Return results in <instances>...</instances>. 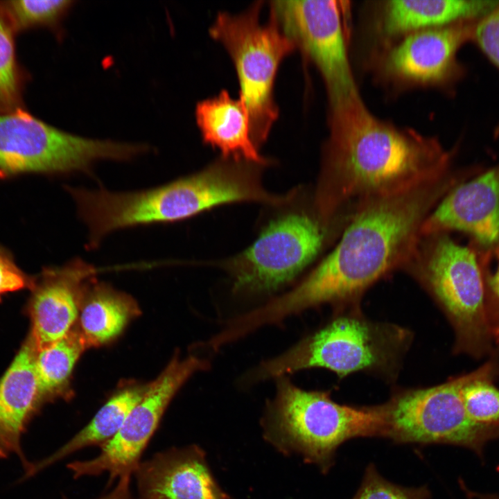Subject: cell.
<instances>
[{
  "label": "cell",
  "mask_w": 499,
  "mask_h": 499,
  "mask_svg": "<svg viewBox=\"0 0 499 499\" xmlns=\"http://www.w3.org/2000/svg\"><path fill=\"white\" fill-rule=\"evenodd\" d=\"M449 186L445 177L360 204L333 251L293 290L259 308V321L273 324L323 304L353 301L409 263L423 221Z\"/></svg>",
  "instance_id": "6da1fadb"
},
{
  "label": "cell",
  "mask_w": 499,
  "mask_h": 499,
  "mask_svg": "<svg viewBox=\"0 0 499 499\" xmlns=\"http://www.w3.org/2000/svg\"><path fill=\"white\" fill-rule=\"evenodd\" d=\"M331 109L314 200L324 219L355 200L360 204L446 177L450 155L436 139L379 119L360 95Z\"/></svg>",
  "instance_id": "7a4b0ae2"
},
{
  "label": "cell",
  "mask_w": 499,
  "mask_h": 499,
  "mask_svg": "<svg viewBox=\"0 0 499 499\" xmlns=\"http://www.w3.org/2000/svg\"><path fill=\"white\" fill-rule=\"evenodd\" d=\"M261 166L222 157L196 173L153 189L132 192L81 189L76 195L78 216L88 229L89 243L98 246L114 231L177 222L225 204L279 205L283 195L263 186Z\"/></svg>",
  "instance_id": "3957f363"
},
{
  "label": "cell",
  "mask_w": 499,
  "mask_h": 499,
  "mask_svg": "<svg viewBox=\"0 0 499 499\" xmlns=\"http://www.w3.org/2000/svg\"><path fill=\"white\" fill-rule=\"evenodd\" d=\"M275 398L263 420V437L284 455L296 454L327 473L338 448L357 437H382L381 405L340 404L329 394L306 391L278 378Z\"/></svg>",
  "instance_id": "277c9868"
},
{
  "label": "cell",
  "mask_w": 499,
  "mask_h": 499,
  "mask_svg": "<svg viewBox=\"0 0 499 499\" xmlns=\"http://www.w3.org/2000/svg\"><path fill=\"white\" fill-rule=\"evenodd\" d=\"M410 333L387 323L368 320L355 312L335 317L283 354L263 362L254 377L262 380L313 367L326 368L340 378L395 366Z\"/></svg>",
  "instance_id": "5b68a950"
},
{
  "label": "cell",
  "mask_w": 499,
  "mask_h": 499,
  "mask_svg": "<svg viewBox=\"0 0 499 499\" xmlns=\"http://www.w3.org/2000/svg\"><path fill=\"white\" fill-rule=\"evenodd\" d=\"M417 248L410 261L441 307L455 335V351L475 358L493 351V328L487 310L486 279L474 251L442 234ZM409 261V262H410Z\"/></svg>",
  "instance_id": "8992f818"
},
{
  "label": "cell",
  "mask_w": 499,
  "mask_h": 499,
  "mask_svg": "<svg viewBox=\"0 0 499 499\" xmlns=\"http://www.w3.org/2000/svg\"><path fill=\"white\" fill-rule=\"evenodd\" d=\"M262 2L256 1L239 14L219 12L209 28L210 35L229 54L240 86L239 98L250 118L252 139L259 148L279 116L274 99L278 68L296 46L270 16L260 21Z\"/></svg>",
  "instance_id": "52a82bcc"
},
{
  "label": "cell",
  "mask_w": 499,
  "mask_h": 499,
  "mask_svg": "<svg viewBox=\"0 0 499 499\" xmlns=\"http://www.w3.org/2000/svg\"><path fill=\"white\" fill-rule=\"evenodd\" d=\"M143 144L82 137L61 130L19 108L0 114V170L89 173L100 160L128 161Z\"/></svg>",
  "instance_id": "ba28073f"
},
{
  "label": "cell",
  "mask_w": 499,
  "mask_h": 499,
  "mask_svg": "<svg viewBox=\"0 0 499 499\" xmlns=\"http://www.w3.org/2000/svg\"><path fill=\"white\" fill-rule=\"evenodd\" d=\"M469 376L395 394L381 405L383 438L396 444L458 446L482 456L485 445L499 439V426L478 425L468 417L461 390Z\"/></svg>",
  "instance_id": "9c48e42d"
},
{
  "label": "cell",
  "mask_w": 499,
  "mask_h": 499,
  "mask_svg": "<svg viewBox=\"0 0 499 499\" xmlns=\"http://www.w3.org/2000/svg\"><path fill=\"white\" fill-rule=\"evenodd\" d=\"M328 227L315 207L293 209L271 220L254 243L225 263L234 290L268 293L290 282L321 252Z\"/></svg>",
  "instance_id": "30bf717a"
},
{
  "label": "cell",
  "mask_w": 499,
  "mask_h": 499,
  "mask_svg": "<svg viewBox=\"0 0 499 499\" xmlns=\"http://www.w3.org/2000/svg\"><path fill=\"white\" fill-rule=\"evenodd\" d=\"M270 16L317 67L331 108L359 96L336 1H274Z\"/></svg>",
  "instance_id": "8fae6325"
},
{
  "label": "cell",
  "mask_w": 499,
  "mask_h": 499,
  "mask_svg": "<svg viewBox=\"0 0 499 499\" xmlns=\"http://www.w3.org/2000/svg\"><path fill=\"white\" fill-rule=\"evenodd\" d=\"M209 364L195 356L175 358L151 384L130 412L117 434L102 446L96 457L67 465L74 478L108 473L107 486L125 474H133L141 457L157 430L170 401L180 387L195 372Z\"/></svg>",
  "instance_id": "7c38bea8"
},
{
  "label": "cell",
  "mask_w": 499,
  "mask_h": 499,
  "mask_svg": "<svg viewBox=\"0 0 499 499\" xmlns=\"http://www.w3.org/2000/svg\"><path fill=\"white\" fill-rule=\"evenodd\" d=\"M473 21L414 32L404 36L387 53V73L406 83L438 85L459 71L457 53L472 40Z\"/></svg>",
  "instance_id": "4fadbf2b"
},
{
  "label": "cell",
  "mask_w": 499,
  "mask_h": 499,
  "mask_svg": "<svg viewBox=\"0 0 499 499\" xmlns=\"http://www.w3.org/2000/svg\"><path fill=\"white\" fill-rule=\"evenodd\" d=\"M133 475L138 499H233L216 480L204 451L173 447L141 462Z\"/></svg>",
  "instance_id": "5bb4252c"
},
{
  "label": "cell",
  "mask_w": 499,
  "mask_h": 499,
  "mask_svg": "<svg viewBox=\"0 0 499 499\" xmlns=\"http://www.w3.org/2000/svg\"><path fill=\"white\" fill-rule=\"evenodd\" d=\"M449 230L468 233L484 245L499 243V164L451 190L428 215L420 233Z\"/></svg>",
  "instance_id": "9a60e30c"
},
{
  "label": "cell",
  "mask_w": 499,
  "mask_h": 499,
  "mask_svg": "<svg viewBox=\"0 0 499 499\" xmlns=\"http://www.w3.org/2000/svg\"><path fill=\"white\" fill-rule=\"evenodd\" d=\"M94 268L76 258L61 268L46 269L34 281L28 304L31 331L38 349L66 336L79 312L82 282Z\"/></svg>",
  "instance_id": "2e32d148"
},
{
  "label": "cell",
  "mask_w": 499,
  "mask_h": 499,
  "mask_svg": "<svg viewBox=\"0 0 499 499\" xmlns=\"http://www.w3.org/2000/svg\"><path fill=\"white\" fill-rule=\"evenodd\" d=\"M36 347L28 338L0 380V457L17 453L26 425L42 401L35 367Z\"/></svg>",
  "instance_id": "e0dca14e"
},
{
  "label": "cell",
  "mask_w": 499,
  "mask_h": 499,
  "mask_svg": "<svg viewBox=\"0 0 499 499\" xmlns=\"http://www.w3.org/2000/svg\"><path fill=\"white\" fill-rule=\"evenodd\" d=\"M195 115L203 141L220 150L222 157L261 166L268 163L252 139L247 110L240 98L222 90L199 102Z\"/></svg>",
  "instance_id": "ac0fdd59"
},
{
  "label": "cell",
  "mask_w": 499,
  "mask_h": 499,
  "mask_svg": "<svg viewBox=\"0 0 499 499\" xmlns=\"http://www.w3.org/2000/svg\"><path fill=\"white\" fill-rule=\"evenodd\" d=\"M499 1L392 0L383 6L381 28L387 36H405L423 30L477 21Z\"/></svg>",
  "instance_id": "d6986e66"
},
{
  "label": "cell",
  "mask_w": 499,
  "mask_h": 499,
  "mask_svg": "<svg viewBox=\"0 0 499 499\" xmlns=\"http://www.w3.org/2000/svg\"><path fill=\"white\" fill-rule=\"evenodd\" d=\"M147 386H134L123 389L110 398L90 422L50 456L30 466L32 475L82 448L102 446L119 431L130 412L143 396Z\"/></svg>",
  "instance_id": "ffe728a7"
},
{
  "label": "cell",
  "mask_w": 499,
  "mask_h": 499,
  "mask_svg": "<svg viewBox=\"0 0 499 499\" xmlns=\"http://www.w3.org/2000/svg\"><path fill=\"white\" fill-rule=\"evenodd\" d=\"M80 310V324L87 345L100 344L117 336L137 311L127 295L104 284L93 286Z\"/></svg>",
  "instance_id": "44dd1931"
},
{
  "label": "cell",
  "mask_w": 499,
  "mask_h": 499,
  "mask_svg": "<svg viewBox=\"0 0 499 499\" xmlns=\"http://www.w3.org/2000/svg\"><path fill=\"white\" fill-rule=\"evenodd\" d=\"M87 345L81 333L71 331L64 338L36 349L35 367L42 400L66 385Z\"/></svg>",
  "instance_id": "7402d4cb"
},
{
  "label": "cell",
  "mask_w": 499,
  "mask_h": 499,
  "mask_svg": "<svg viewBox=\"0 0 499 499\" xmlns=\"http://www.w3.org/2000/svg\"><path fill=\"white\" fill-rule=\"evenodd\" d=\"M499 373L498 358L493 357L469 376L461 390L466 412L476 424L499 426V389L493 380Z\"/></svg>",
  "instance_id": "603a6c76"
},
{
  "label": "cell",
  "mask_w": 499,
  "mask_h": 499,
  "mask_svg": "<svg viewBox=\"0 0 499 499\" xmlns=\"http://www.w3.org/2000/svg\"><path fill=\"white\" fill-rule=\"evenodd\" d=\"M15 34L0 6V114L23 108L25 76L17 60Z\"/></svg>",
  "instance_id": "cb8c5ba5"
},
{
  "label": "cell",
  "mask_w": 499,
  "mask_h": 499,
  "mask_svg": "<svg viewBox=\"0 0 499 499\" xmlns=\"http://www.w3.org/2000/svg\"><path fill=\"white\" fill-rule=\"evenodd\" d=\"M72 3L69 0L0 1L16 33L40 27L58 28Z\"/></svg>",
  "instance_id": "d4e9b609"
},
{
  "label": "cell",
  "mask_w": 499,
  "mask_h": 499,
  "mask_svg": "<svg viewBox=\"0 0 499 499\" xmlns=\"http://www.w3.org/2000/svg\"><path fill=\"white\" fill-rule=\"evenodd\" d=\"M427 486L405 487L385 478L371 463L366 467L360 485L351 499H430Z\"/></svg>",
  "instance_id": "484cf974"
},
{
  "label": "cell",
  "mask_w": 499,
  "mask_h": 499,
  "mask_svg": "<svg viewBox=\"0 0 499 499\" xmlns=\"http://www.w3.org/2000/svg\"><path fill=\"white\" fill-rule=\"evenodd\" d=\"M471 40L499 69V3L475 22Z\"/></svg>",
  "instance_id": "4316f807"
},
{
  "label": "cell",
  "mask_w": 499,
  "mask_h": 499,
  "mask_svg": "<svg viewBox=\"0 0 499 499\" xmlns=\"http://www.w3.org/2000/svg\"><path fill=\"white\" fill-rule=\"evenodd\" d=\"M34 280L15 265L10 256L0 249V299L6 293L32 288Z\"/></svg>",
  "instance_id": "83f0119b"
},
{
  "label": "cell",
  "mask_w": 499,
  "mask_h": 499,
  "mask_svg": "<svg viewBox=\"0 0 499 499\" xmlns=\"http://www.w3.org/2000/svg\"><path fill=\"white\" fill-rule=\"evenodd\" d=\"M495 255L498 261L497 270L486 279L487 315L493 329L499 326V243L495 248Z\"/></svg>",
  "instance_id": "f1b7e54d"
},
{
  "label": "cell",
  "mask_w": 499,
  "mask_h": 499,
  "mask_svg": "<svg viewBox=\"0 0 499 499\" xmlns=\"http://www.w3.org/2000/svg\"><path fill=\"white\" fill-rule=\"evenodd\" d=\"M132 474H125L121 476L117 484L108 493L97 499H138L131 489Z\"/></svg>",
  "instance_id": "f546056e"
},
{
  "label": "cell",
  "mask_w": 499,
  "mask_h": 499,
  "mask_svg": "<svg viewBox=\"0 0 499 499\" xmlns=\"http://www.w3.org/2000/svg\"><path fill=\"white\" fill-rule=\"evenodd\" d=\"M459 484L467 499H499V495L495 493H481L470 490L463 481Z\"/></svg>",
  "instance_id": "4dcf8cb0"
},
{
  "label": "cell",
  "mask_w": 499,
  "mask_h": 499,
  "mask_svg": "<svg viewBox=\"0 0 499 499\" xmlns=\"http://www.w3.org/2000/svg\"><path fill=\"white\" fill-rule=\"evenodd\" d=\"M493 337L494 342L499 345V326L493 330Z\"/></svg>",
  "instance_id": "1f68e13d"
}]
</instances>
